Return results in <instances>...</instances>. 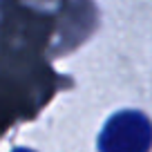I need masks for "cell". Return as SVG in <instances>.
Listing matches in <instances>:
<instances>
[{
    "instance_id": "cell-2",
    "label": "cell",
    "mask_w": 152,
    "mask_h": 152,
    "mask_svg": "<svg viewBox=\"0 0 152 152\" xmlns=\"http://www.w3.org/2000/svg\"><path fill=\"white\" fill-rule=\"evenodd\" d=\"M14 152H34V150H27V148H18V150H14Z\"/></svg>"
},
{
    "instance_id": "cell-1",
    "label": "cell",
    "mask_w": 152,
    "mask_h": 152,
    "mask_svg": "<svg viewBox=\"0 0 152 152\" xmlns=\"http://www.w3.org/2000/svg\"><path fill=\"white\" fill-rule=\"evenodd\" d=\"M152 123L137 110H123L110 116L99 137L101 152H150Z\"/></svg>"
}]
</instances>
